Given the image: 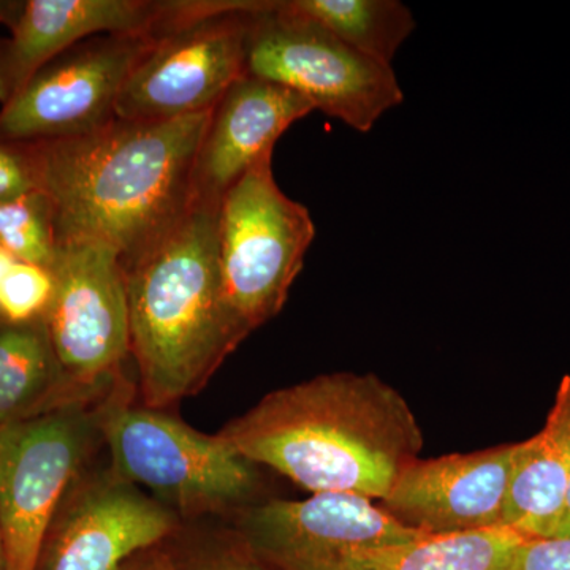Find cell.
<instances>
[{"mask_svg":"<svg viewBox=\"0 0 570 570\" xmlns=\"http://www.w3.org/2000/svg\"><path fill=\"white\" fill-rule=\"evenodd\" d=\"M212 112L170 121L118 119L85 137L32 142L58 238L112 247L122 266L163 239L193 205V168Z\"/></svg>","mask_w":570,"mask_h":570,"instance_id":"cell-2","label":"cell"},{"mask_svg":"<svg viewBox=\"0 0 570 570\" xmlns=\"http://www.w3.org/2000/svg\"><path fill=\"white\" fill-rule=\"evenodd\" d=\"M519 444L434 460H415L382 499L404 527L430 535L504 527L510 478Z\"/></svg>","mask_w":570,"mask_h":570,"instance_id":"cell-14","label":"cell"},{"mask_svg":"<svg viewBox=\"0 0 570 570\" xmlns=\"http://www.w3.org/2000/svg\"><path fill=\"white\" fill-rule=\"evenodd\" d=\"M217 208L190 205L181 220L124 266L130 356L141 404L168 409L200 392L242 341L220 292Z\"/></svg>","mask_w":570,"mask_h":570,"instance_id":"cell-3","label":"cell"},{"mask_svg":"<svg viewBox=\"0 0 570 570\" xmlns=\"http://www.w3.org/2000/svg\"><path fill=\"white\" fill-rule=\"evenodd\" d=\"M52 295L51 269L17 261L0 284V321L9 324L41 321L50 309Z\"/></svg>","mask_w":570,"mask_h":570,"instance_id":"cell-21","label":"cell"},{"mask_svg":"<svg viewBox=\"0 0 570 570\" xmlns=\"http://www.w3.org/2000/svg\"><path fill=\"white\" fill-rule=\"evenodd\" d=\"M122 570H175L174 558L165 551L153 549L135 558Z\"/></svg>","mask_w":570,"mask_h":570,"instance_id":"cell-25","label":"cell"},{"mask_svg":"<svg viewBox=\"0 0 570 570\" xmlns=\"http://www.w3.org/2000/svg\"><path fill=\"white\" fill-rule=\"evenodd\" d=\"M70 401L91 400L71 389L43 318L31 324L0 321V428Z\"/></svg>","mask_w":570,"mask_h":570,"instance_id":"cell-17","label":"cell"},{"mask_svg":"<svg viewBox=\"0 0 570 570\" xmlns=\"http://www.w3.org/2000/svg\"><path fill=\"white\" fill-rule=\"evenodd\" d=\"M245 75L291 89L362 134L404 100L392 67L352 50L288 0H266L255 13Z\"/></svg>","mask_w":570,"mask_h":570,"instance_id":"cell-6","label":"cell"},{"mask_svg":"<svg viewBox=\"0 0 570 570\" xmlns=\"http://www.w3.org/2000/svg\"><path fill=\"white\" fill-rule=\"evenodd\" d=\"M132 392L124 381L100 409V434L116 474L181 520L236 517L257 504L261 466L167 409L135 403Z\"/></svg>","mask_w":570,"mask_h":570,"instance_id":"cell-4","label":"cell"},{"mask_svg":"<svg viewBox=\"0 0 570 570\" xmlns=\"http://www.w3.org/2000/svg\"><path fill=\"white\" fill-rule=\"evenodd\" d=\"M105 400L70 401L0 428V530L9 570H36L59 502L104 444Z\"/></svg>","mask_w":570,"mask_h":570,"instance_id":"cell-7","label":"cell"},{"mask_svg":"<svg viewBox=\"0 0 570 570\" xmlns=\"http://www.w3.org/2000/svg\"><path fill=\"white\" fill-rule=\"evenodd\" d=\"M524 539L508 528L426 535L403 546L351 551L279 570H498Z\"/></svg>","mask_w":570,"mask_h":570,"instance_id":"cell-18","label":"cell"},{"mask_svg":"<svg viewBox=\"0 0 570 570\" xmlns=\"http://www.w3.org/2000/svg\"><path fill=\"white\" fill-rule=\"evenodd\" d=\"M17 258L11 257L9 253L0 249V284L3 283L6 276L9 275L11 266H13Z\"/></svg>","mask_w":570,"mask_h":570,"instance_id":"cell-26","label":"cell"},{"mask_svg":"<svg viewBox=\"0 0 570 570\" xmlns=\"http://www.w3.org/2000/svg\"><path fill=\"white\" fill-rule=\"evenodd\" d=\"M314 238L316 225L306 206L277 186L273 153L224 195L216 219L217 268L242 343L283 311Z\"/></svg>","mask_w":570,"mask_h":570,"instance_id":"cell-5","label":"cell"},{"mask_svg":"<svg viewBox=\"0 0 570 570\" xmlns=\"http://www.w3.org/2000/svg\"><path fill=\"white\" fill-rule=\"evenodd\" d=\"M235 519V534L276 570L351 551L403 546L430 535L404 527L371 499L351 493L257 502Z\"/></svg>","mask_w":570,"mask_h":570,"instance_id":"cell-13","label":"cell"},{"mask_svg":"<svg viewBox=\"0 0 570 570\" xmlns=\"http://www.w3.org/2000/svg\"><path fill=\"white\" fill-rule=\"evenodd\" d=\"M498 570H570V534L524 539Z\"/></svg>","mask_w":570,"mask_h":570,"instance_id":"cell-23","label":"cell"},{"mask_svg":"<svg viewBox=\"0 0 570 570\" xmlns=\"http://www.w3.org/2000/svg\"><path fill=\"white\" fill-rule=\"evenodd\" d=\"M0 570H9V564H7L6 543H3L2 530H0Z\"/></svg>","mask_w":570,"mask_h":570,"instance_id":"cell-28","label":"cell"},{"mask_svg":"<svg viewBox=\"0 0 570 570\" xmlns=\"http://www.w3.org/2000/svg\"><path fill=\"white\" fill-rule=\"evenodd\" d=\"M159 39L105 33L41 67L0 110V140L50 142L85 137L115 121L124 85Z\"/></svg>","mask_w":570,"mask_h":570,"instance_id":"cell-10","label":"cell"},{"mask_svg":"<svg viewBox=\"0 0 570 570\" xmlns=\"http://www.w3.org/2000/svg\"><path fill=\"white\" fill-rule=\"evenodd\" d=\"M266 0H217L159 37L124 85L116 118L170 121L213 111L245 77L247 39Z\"/></svg>","mask_w":570,"mask_h":570,"instance_id":"cell-9","label":"cell"},{"mask_svg":"<svg viewBox=\"0 0 570 570\" xmlns=\"http://www.w3.org/2000/svg\"><path fill=\"white\" fill-rule=\"evenodd\" d=\"M569 534H570V479H569V490H568V502H566L564 519H562L560 531H558V535H569ZM558 535H557V538H558Z\"/></svg>","mask_w":570,"mask_h":570,"instance_id":"cell-27","label":"cell"},{"mask_svg":"<svg viewBox=\"0 0 570 570\" xmlns=\"http://www.w3.org/2000/svg\"><path fill=\"white\" fill-rule=\"evenodd\" d=\"M0 249L50 269L59 249L56 209L45 190L0 202Z\"/></svg>","mask_w":570,"mask_h":570,"instance_id":"cell-20","label":"cell"},{"mask_svg":"<svg viewBox=\"0 0 570 570\" xmlns=\"http://www.w3.org/2000/svg\"><path fill=\"white\" fill-rule=\"evenodd\" d=\"M217 436L313 494L381 501L423 448L407 401L374 374L354 373L276 390Z\"/></svg>","mask_w":570,"mask_h":570,"instance_id":"cell-1","label":"cell"},{"mask_svg":"<svg viewBox=\"0 0 570 570\" xmlns=\"http://www.w3.org/2000/svg\"><path fill=\"white\" fill-rule=\"evenodd\" d=\"M288 6L352 50L389 67L417 28L412 11L397 0H288Z\"/></svg>","mask_w":570,"mask_h":570,"instance_id":"cell-19","label":"cell"},{"mask_svg":"<svg viewBox=\"0 0 570 570\" xmlns=\"http://www.w3.org/2000/svg\"><path fill=\"white\" fill-rule=\"evenodd\" d=\"M570 479V376L561 381L546 426L520 442L504 527L528 539L557 538Z\"/></svg>","mask_w":570,"mask_h":570,"instance_id":"cell-16","label":"cell"},{"mask_svg":"<svg viewBox=\"0 0 570 570\" xmlns=\"http://www.w3.org/2000/svg\"><path fill=\"white\" fill-rule=\"evenodd\" d=\"M311 111L305 97L275 82L247 75L235 81L213 108L195 154L193 204L219 208L224 195Z\"/></svg>","mask_w":570,"mask_h":570,"instance_id":"cell-15","label":"cell"},{"mask_svg":"<svg viewBox=\"0 0 570 570\" xmlns=\"http://www.w3.org/2000/svg\"><path fill=\"white\" fill-rule=\"evenodd\" d=\"M175 570H276L253 553L242 539L235 534L232 546L216 553L204 554L193 561L176 564Z\"/></svg>","mask_w":570,"mask_h":570,"instance_id":"cell-24","label":"cell"},{"mask_svg":"<svg viewBox=\"0 0 570 570\" xmlns=\"http://www.w3.org/2000/svg\"><path fill=\"white\" fill-rule=\"evenodd\" d=\"M41 190L39 153L32 142L0 140V202Z\"/></svg>","mask_w":570,"mask_h":570,"instance_id":"cell-22","label":"cell"},{"mask_svg":"<svg viewBox=\"0 0 570 570\" xmlns=\"http://www.w3.org/2000/svg\"><path fill=\"white\" fill-rule=\"evenodd\" d=\"M48 335L71 389L99 401L124 381L130 356L129 306L121 257L89 238L61 239L51 266Z\"/></svg>","mask_w":570,"mask_h":570,"instance_id":"cell-8","label":"cell"},{"mask_svg":"<svg viewBox=\"0 0 570 570\" xmlns=\"http://www.w3.org/2000/svg\"><path fill=\"white\" fill-rule=\"evenodd\" d=\"M181 519L108 466L89 464L45 532L36 570H122L157 549Z\"/></svg>","mask_w":570,"mask_h":570,"instance_id":"cell-11","label":"cell"},{"mask_svg":"<svg viewBox=\"0 0 570 570\" xmlns=\"http://www.w3.org/2000/svg\"><path fill=\"white\" fill-rule=\"evenodd\" d=\"M214 0H28L0 2L11 36L0 40V105L24 88L52 59L105 33L163 37L213 9Z\"/></svg>","mask_w":570,"mask_h":570,"instance_id":"cell-12","label":"cell"}]
</instances>
